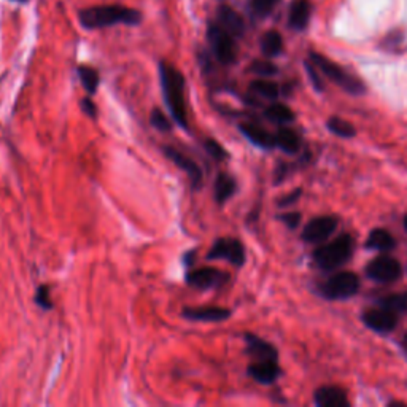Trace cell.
<instances>
[{
  "label": "cell",
  "instance_id": "6da1fadb",
  "mask_svg": "<svg viewBox=\"0 0 407 407\" xmlns=\"http://www.w3.org/2000/svg\"><path fill=\"white\" fill-rule=\"evenodd\" d=\"M160 77L164 102L178 126L188 129V115L185 107V77L182 72L168 62L160 64Z\"/></svg>",
  "mask_w": 407,
  "mask_h": 407
},
{
  "label": "cell",
  "instance_id": "7a4b0ae2",
  "mask_svg": "<svg viewBox=\"0 0 407 407\" xmlns=\"http://www.w3.org/2000/svg\"><path fill=\"white\" fill-rule=\"evenodd\" d=\"M140 13L128 6L120 5H102L83 10L80 13V23L86 29H101L115 24H137L140 23Z\"/></svg>",
  "mask_w": 407,
  "mask_h": 407
},
{
  "label": "cell",
  "instance_id": "3957f363",
  "mask_svg": "<svg viewBox=\"0 0 407 407\" xmlns=\"http://www.w3.org/2000/svg\"><path fill=\"white\" fill-rule=\"evenodd\" d=\"M354 252V237L350 234H342L333 242L321 245L314 252L315 264L325 269V271H333V269L347 263Z\"/></svg>",
  "mask_w": 407,
  "mask_h": 407
},
{
  "label": "cell",
  "instance_id": "277c9868",
  "mask_svg": "<svg viewBox=\"0 0 407 407\" xmlns=\"http://www.w3.org/2000/svg\"><path fill=\"white\" fill-rule=\"evenodd\" d=\"M310 61H312L314 66L319 68L320 72L325 73L329 80H333L337 86H341L344 91H347L354 96H361L366 93V88H364L363 81L344 71L341 66H337L336 62L329 61L328 58L323 56V54L310 53Z\"/></svg>",
  "mask_w": 407,
  "mask_h": 407
},
{
  "label": "cell",
  "instance_id": "5b68a950",
  "mask_svg": "<svg viewBox=\"0 0 407 407\" xmlns=\"http://www.w3.org/2000/svg\"><path fill=\"white\" fill-rule=\"evenodd\" d=\"M360 289V279L354 272H339L321 285L320 292L328 299H347Z\"/></svg>",
  "mask_w": 407,
  "mask_h": 407
},
{
  "label": "cell",
  "instance_id": "8992f818",
  "mask_svg": "<svg viewBox=\"0 0 407 407\" xmlns=\"http://www.w3.org/2000/svg\"><path fill=\"white\" fill-rule=\"evenodd\" d=\"M207 37L212 45V50L215 53L217 59L222 64H232L237 56V48L234 43V38L230 32H226L220 24H210Z\"/></svg>",
  "mask_w": 407,
  "mask_h": 407
},
{
  "label": "cell",
  "instance_id": "52a82bcc",
  "mask_svg": "<svg viewBox=\"0 0 407 407\" xmlns=\"http://www.w3.org/2000/svg\"><path fill=\"white\" fill-rule=\"evenodd\" d=\"M207 259H225L227 263L240 267L245 263V248L237 239H218L207 254Z\"/></svg>",
  "mask_w": 407,
  "mask_h": 407
},
{
  "label": "cell",
  "instance_id": "ba28073f",
  "mask_svg": "<svg viewBox=\"0 0 407 407\" xmlns=\"http://www.w3.org/2000/svg\"><path fill=\"white\" fill-rule=\"evenodd\" d=\"M403 274V267L399 264V261L391 257H378L372 259L366 266V275L378 284H390L395 282Z\"/></svg>",
  "mask_w": 407,
  "mask_h": 407
},
{
  "label": "cell",
  "instance_id": "9c48e42d",
  "mask_svg": "<svg viewBox=\"0 0 407 407\" xmlns=\"http://www.w3.org/2000/svg\"><path fill=\"white\" fill-rule=\"evenodd\" d=\"M227 280V274L215 267H201L188 272L186 282L188 285L197 289H213L222 287Z\"/></svg>",
  "mask_w": 407,
  "mask_h": 407
},
{
  "label": "cell",
  "instance_id": "30bf717a",
  "mask_svg": "<svg viewBox=\"0 0 407 407\" xmlns=\"http://www.w3.org/2000/svg\"><path fill=\"white\" fill-rule=\"evenodd\" d=\"M337 223H339L337 222V218L331 215L310 220V222L306 225L304 231H302V239L309 244L323 242V240H326L331 234L336 231Z\"/></svg>",
  "mask_w": 407,
  "mask_h": 407
},
{
  "label": "cell",
  "instance_id": "8fae6325",
  "mask_svg": "<svg viewBox=\"0 0 407 407\" xmlns=\"http://www.w3.org/2000/svg\"><path fill=\"white\" fill-rule=\"evenodd\" d=\"M163 151H164V155L168 156L169 160L174 163L178 169H182L185 174L190 177V180L192 183V188H195V190L201 188V185H202V170L195 161L191 160V158L180 153V151L175 150V148H172V147H164Z\"/></svg>",
  "mask_w": 407,
  "mask_h": 407
},
{
  "label": "cell",
  "instance_id": "7c38bea8",
  "mask_svg": "<svg viewBox=\"0 0 407 407\" xmlns=\"http://www.w3.org/2000/svg\"><path fill=\"white\" fill-rule=\"evenodd\" d=\"M363 321L376 333H390L398 326V315L387 309H369L363 314Z\"/></svg>",
  "mask_w": 407,
  "mask_h": 407
},
{
  "label": "cell",
  "instance_id": "4fadbf2b",
  "mask_svg": "<svg viewBox=\"0 0 407 407\" xmlns=\"http://www.w3.org/2000/svg\"><path fill=\"white\" fill-rule=\"evenodd\" d=\"M186 320L192 321H225L231 316V310L225 307H186L182 314Z\"/></svg>",
  "mask_w": 407,
  "mask_h": 407
},
{
  "label": "cell",
  "instance_id": "5bb4252c",
  "mask_svg": "<svg viewBox=\"0 0 407 407\" xmlns=\"http://www.w3.org/2000/svg\"><path fill=\"white\" fill-rule=\"evenodd\" d=\"M248 374L257 382L269 385L277 381L280 376V368L277 360H257L248 366Z\"/></svg>",
  "mask_w": 407,
  "mask_h": 407
},
{
  "label": "cell",
  "instance_id": "9a60e30c",
  "mask_svg": "<svg viewBox=\"0 0 407 407\" xmlns=\"http://www.w3.org/2000/svg\"><path fill=\"white\" fill-rule=\"evenodd\" d=\"M315 404L320 407H347V393L339 387H321L315 391Z\"/></svg>",
  "mask_w": 407,
  "mask_h": 407
},
{
  "label": "cell",
  "instance_id": "2e32d148",
  "mask_svg": "<svg viewBox=\"0 0 407 407\" xmlns=\"http://www.w3.org/2000/svg\"><path fill=\"white\" fill-rule=\"evenodd\" d=\"M247 351L254 360H277V350L274 346L254 334H245Z\"/></svg>",
  "mask_w": 407,
  "mask_h": 407
},
{
  "label": "cell",
  "instance_id": "e0dca14e",
  "mask_svg": "<svg viewBox=\"0 0 407 407\" xmlns=\"http://www.w3.org/2000/svg\"><path fill=\"white\" fill-rule=\"evenodd\" d=\"M218 23L226 32H230L232 37H240L245 31V24L242 16L237 11H234L230 6H222L218 10Z\"/></svg>",
  "mask_w": 407,
  "mask_h": 407
},
{
  "label": "cell",
  "instance_id": "ac0fdd59",
  "mask_svg": "<svg viewBox=\"0 0 407 407\" xmlns=\"http://www.w3.org/2000/svg\"><path fill=\"white\" fill-rule=\"evenodd\" d=\"M240 133H242L248 140H250L253 145H257V147L259 148L271 150L275 147L274 135L269 134L267 130H264L263 128L257 126V124H252V123L240 124Z\"/></svg>",
  "mask_w": 407,
  "mask_h": 407
},
{
  "label": "cell",
  "instance_id": "d6986e66",
  "mask_svg": "<svg viewBox=\"0 0 407 407\" xmlns=\"http://www.w3.org/2000/svg\"><path fill=\"white\" fill-rule=\"evenodd\" d=\"M289 26L294 31H304L310 21V4L307 0H296L289 9Z\"/></svg>",
  "mask_w": 407,
  "mask_h": 407
},
{
  "label": "cell",
  "instance_id": "ffe728a7",
  "mask_svg": "<svg viewBox=\"0 0 407 407\" xmlns=\"http://www.w3.org/2000/svg\"><path fill=\"white\" fill-rule=\"evenodd\" d=\"M274 139H275V147L284 150L288 155L298 153V150L301 147V140H299L298 134H296L292 129H287V128L279 129L277 134L274 135Z\"/></svg>",
  "mask_w": 407,
  "mask_h": 407
},
{
  "label": "cell",
  "instance_id": "44dd1931",
  "mask_svg": "<svg viewBox=\"0 0 407 407\" xmlns=\"http://www.w3.org/2000/svg\"><path fill=\"white\" fill-rule=\"evenodd\" d=\"M395 245H396L395 237L385 230H374L369 234L366 240V247L371 248V250H377V252H388L391 248H395Z\"/></svg>",
  "mask_w": 407,
  "mask_h": 407
},
{
  "label": "cell",
  "instance_id": "7402d4cb",
  "mask_svg": "<svg viewBox=\"0 0 407 407\" xmlns=\"http://www.w3.org/2000/svg\"><path fill=\"white\" fill-rule=\"evenodd\" d=\"M236 180L227 174H220L215 182V199L218 204H225L236 192Z\"/></svg>",
  "mask_w": 407,
  "mask_h": 407
},
{
  "label": "cell",
  "instance_id": "603a6c76",
  "mask_svg": "<svg viewBox=\"0 0 407 407\" xmlns=\"http://www.w3.org/2000/svg\"><path fill=\"white\" fill-rule=\"evenodd\" d=\"M378 307L387 309L390 312L401 315V314H407V292H401V293H393L385 296V298L378 299Z\"/></svg>",
  "mask_w": 407,
  "mask_h": 407
},
{
  "label": "cell",
  "instance_id": "cb8c5ba5",
  "mask_svg": "<svg viewBox=\"0 0 407 407\" xmlns=\"http://www.w3.org/2000/svg\"><path fill=\"white\" fill-rule=\"evenodd\" d=\"M261 50H263L264 56L267 58L279 56L282 50H284V38H282L280 34L275 31L267 32L263 40H261Z\"/></svg>",
  "mask_w": 407,
  "mask_h": 407
},
{
  "label": "cell",
  "instance_id": "d4e9b609",
  "mask_svg": "<svg viewBox=\"0 0 407 407\" xmlns=\"http://www.w3.org/2000/svg\"><path fill=\"white\" fill-rule=\"evenodd\" d=\"M266 116L272 123L277 124H288L294 120V113L292 112V108L284 105V103H272L271 107H267Z\"/></svg>",
  "mask_w": 407,
  "mask_h": 407
},
{
  "label": "cell",
  "instance_id": "484cf974",
  "mask_svg": "<svg viewBox=\"0 0 407 407\" xmlns=\"http://www.w3.org/2000/svg\"><path fill=\"white\" fill-rule=\"evenodd\" d=\"M250 89L254 94H258L261 96V98L269 99V101H275L280 94L279 85H275L274 81H269V80H254L252 81Z\"/></svg>",
  "mask_w": 407,
  "mask_h": 407
},
{
  "label": "cell",
  "instance_id": "4316f807",
  "mask_svg": "<svg viewBox=\"0 0 407 407\" xmlns=\"http://www.w3.org/2000/svg\"><path fill=\"white\" fill-rule=\"evenodd\" d=\"M78 75H80V80L83 83V86L88 91V94H94L98 91L99 88V72L96 71L93 67H88V66H81L78 67Z\"/></svg>",
  "mask_w": 407,
  "mask_h": 407
},
{
  "label": "cell",
  "instance_id": "83f0119b",
  "mask_svg": "<svg viewBox=\"0 0 407 407\" xmlns=\"http://www.w3.org/2000/svg\"><path fill=\"white\" fill-rule=\"evenodd\" d=\"M328 129L337 137H342V139H350L356 134L355 128L349 121L339 118V116H331L328 120Z\"/></svg>",
  "mask_w": 407,
  "mask_h": 407
},
{
  "label": "cell",
  "instance_id": "f1b7e54d",
  "mask_svg": "<svg viewBox=\"0 0 407 407\" xmlns=\"http://www.w3.org/2000/svg\"><path fill=\"white\" fill-rule=\"evenodd\" d=\"M250 71L258 77H272V75L277 73V67L269 61H254Z\"/></svg>",
  "mask_w": 407,
  "mask_h": 407
},
{
  "label": "cell",
  "instance_id": "f546056e",
  "mask_svg": "<svg viewBox=\"0 0 407 407\" xmlns=\"http://www.w3.org/2000/svg\"><path fill=\"white\" fill-rule=\"evenodd\" d=\"M204 147L207 150V153H209L213 158V160L223 161V160H227V158H230V155H227V151L217 140L207 139L205 143H204Z\"/></svg>",
  "mask_w": 407,
  "mask_h": 407
},
{
  "label": "cell",
  "instance_id": "4dcf8cb0",
  "mask_svg": "<svg viewBox=\"0 0 407 407\" xmlns=\"http://www.w3.org/2000/svg\"><path fill=\"white\" fill-rule=\"evenodd\" d=\"M150 123L153 124V128H156L158 130H163V133H169L170 128H172L169 118L161 112L160 108H155L153 112H151Z\"/></svg>",
  "mask_w": 407,
  "mask_h": 407
},
{
  "label": "cell",
  "instance_id": "1f68e13d",
  "mask_svg": "<svg viewBox=\"0 0 407 407\" xmlns=\"http://www.w3.org/2000/svg\"><path fill=\"white\" fill-rule=\"evenodd\" d=\"M36 302L41 307V309H51L53 302H51V293H50V287L48 285H41L38 287L37 293H36Z\"/></svg>",
  "mask_w": 407,
  "mask_h": 407
},
{
  "label": "cell",
  "instance_id": "d6a6232c",
  "mask_svg": "<svg viewBox=\"0 0 407 407\" xmlns=\"http://www.w3.org/2000/svg\"><path fill=\"white\" fill-rule=\"evenodd\" d=\"M275 4H277V0H253V10L257 15L259 16H266L269 15L274 10Z\"/></svg>",
  "mask_w": 407,
  "mask_h": 407
},
{
  "label": "cell",
  "instance_id": "836d02e7",
  "mask_svg": "<svg viewBox=\"0 0 407 407\" xmlns=\"http://www.w3.org/2000/svg\"><path fill=\"white\" fill-rule=\"evenodd\" d=\"M306 68H307L309 77H310V80H312V83H314V86H315L316 91H323V83H321V80H320V77H319V73H316V67H314L312 64H310V62H307Z\"/></svg>",
  "mask_w": 407,
  "mask_h": 407
},
{
  "label": "cell",
  "instance_id": "e575fe53",
  "mask_svg": "<svg viewBox=\"0 0 407 407\" xmlns=\"http://www.w3.org/2000/svg\"><path fill=\"white\" fill-rule=\"evenodd\" d=\"M280 218H282V222L289 227V230H294V227L298 226L301 222L299 213H285V215H282Z\"/></svg>",
  "mask_w": 407,
  "mask_h": 407
},
{
  "label": "cell",
  "instance_id": "d590c367",
  "mask_svg": "<svg viewBox=\"0 0 407 407\" xmlns=\"http://www.w3.org/2000/svg\"><path fill=\"white\" fill-rule=\"evenodd\" d=\"M301 197V190H296L294 192H292V195H288L285 197H282L280 201H279V205L282 207H285V205H289V204H293L298 201V199Z\"/></svg>",
  "mask_w": 407,
  "mask_h": 407
},
{
  "label": "cell",
  "instance_id": "8d00e7d4",
  "mask_svg": "<svg viewBox=\"0 0 407 407\" xmlns=\"http://www.w3.org/2000/svg\"><path fill=\"white\" fill-rule=\"evenodd\" d=\"M81 108H83V112H85L89 116H93V118L96 116V113H98V108H96L94 103L89 99H83L81 101Z\"/></svg>",
  "mask_w": 407,
  "mask_h": 407
},
{
  "label": "cell",
  "instance_id": "74e56055",
  "mask_svg": "<svg viewBox=\"0 0 407 407\" xmlns=\"http://www.w3.org/2000/svg\"><path fill=\"white\" fill-rule=\"evenodd\" d=\"M403 346H404V349H406V351H407V334L404 336V339H403Z\"/></svg>",
  "mask_w": 407,
  "mask_h": 407
},
{
  "label": "cell",
  "instance_id": "f35d334b",
  "mask_svg": "<svg viewBox=\"0 0 407 407\" xmlns=\"http://www.w3.org/2000/svg\"><path fill=\"white\" fill-rule=\"evenodd\" d=\"M404 227H406V231H407V215H406V218H404Z\"/></svg>",
  "mask_w": 407,
  "mask_h": 407
},
{
  "label": "cell",
  "instance_id": "ab89813d",
  "mask_svg": "<svg viewBox=\"0 0 407 407\" xmlns=\"http://www.w3.org/2000/svg\"><path fill=\"white\" fill-rule=\"evenodd\" d=\"M13 2H27V0H13Z\"/></svg>",
  "mask_w": 407,
  "mask_h": 407
}]
</instances>
